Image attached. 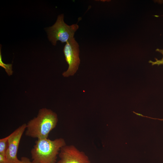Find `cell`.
<instances>
[{
  "instance_id": "1",
  "label": "cell",
  "mask_w": 163,
  "mask_h": 163,
  "mask_svg": "<svg viewBox=\"0 0 163 163\" xmlns=\"http://www.w3.org/2000/svg\"><path fill=\"white\" fill-rule=\"evenodd\" d=\"M58 121L57 114L50 109H40L37 117L26 123L25 135L37 139L48 138L50 132L55 128Z\"/></svg>"
},
{
  "instance_id": "2",
  "label": "cell",
  "mask_w": 163,
  "mask_h": 163,
  "mask_svg": "<svg viewBox=\"0 0 163 163\" xmlns=\"http://www.w3.org/2000/svg\"><path fill=\"white\" fill-rule=\"evenodd\" d=\"M31 151L33 163H56L61 149L66 145L62 138L51 140L48 138L37 139Z\"/></svg>"
},
{
  "instance_id": "3",
  "label": "cell",
  "mask_w": 163,
  "mask_h": 163,
  "mask_svg": "<svg viewBox=\"0 0 163 163\" xmlns=\"http://www.w3.org/2000/svg\"><path fill=\"white\" fill-rule=\"evenodd\" d=\"M63 14L59 15L55 24L52 26L45 29L49 40L52 44L56 45L57 42L66 43L74 37L75 32L79 28L77 24L69 25L64 21Z\"/></svg>"
},
{
  "instance_id": "4",
  "label": "cell",
  "mask_w": 163,
  "mask_h": 163,
  "mask_svg": "<svg viewBox=\"0 0 163 163\" xmlns=\"http://www.w3.org/2000/svg\"><path fill=\"white\" fill-rule=\"evenodd\" d=\"M63 53L69 67L67 70L62 75L64 77L73 75L78 69L80 63L79 45L74 37L66 43Z\"/></svg>"
},
{
  "instance_id": "5",
  "label": "cell",
  "mask_w": 163,
  "mask_h": 163,
  "mask_svg": "<svg viewBox=\"0 0 163 163\" xmlns=\"http://www.w3.org/2000/svg\"><path fill=\"white\" fill-rule=\"evenodd\" d=\"M56 163H91L88 157L73 145H66L61 149Z\"/></svg>"
},
{
  "instance_id": "6",
  "label": "cell",
  "mask_w": 163,
  "mask_h": 163,
  "mask_svg": "<svg viewBox=\"0 0 163 163\" xmlns=\"http://www.w3.org/2000/svg\"><path fill=\"white\" fill-rule=\"evenodd\" d=\"M26 123H23L9 135L8 146L5 156L8 163H16L19 162L17 156L19 145L22 136L25 131Z\"/></svg>"
},
{
  "instance_id": "7",
  "label": "cell",
  "mask_w": 163,
  "mask_h": 163,
  "mask_svg": "<svg viewBox=\"0 0 163 163\" xmlns=\"http://www.w3.org/2000/svg\"><path fill=\"white\" fill-rule=\"evenodd\" d=\"M0 66L5 69L8 75L10 76L12 74L13 71L12 70V64L5 63L3 62L2 60L1 47L0 49Z\"/></svg>"
},
{
  "instance_id": "8",
  "label": "cell",
  "mask_w": 163,
  "mask_h": 163,
  "mask_svg": "<svg viewBox=\"0 0 163 163\" xmlns=\"http://www.w3.org/2000/svg\"><path fill=\"white\" fill-rule=\"evenodd\" d=\"M9 135L0 139V154L5 155L8 146Z\"/></svg>"
},
{
  "instance_id": "9",
  "label": "cell",
  "mask_w": 163,
  "mask_h": 163,
  "mask_svg": "<svg viewBox=\"0 0 163 163\" xmlns=\"http://www.w3.org/2000/svg\"><path fill=\"white\" fill-rule=\"evenodd\" d=\"M156 51L160 53L162 55V58L160 59H158L157 58H155V61H153L150 60L149 61V62L151 63L152 66L155 65L159 66L163 65V49H157Z\"/></svg>"
},
{
  "instance_id": "10",
  "label": "cell",
  "mask_w": 163,
  "mask_h": 163,
  "mask_svg": "<svg viewBox=\"0 0 163 163\" xmlns=\"http://www.w3.org/2000/svg\"><path fill=\"white\" fill-rule=\"evenodd\" d=\"M16 163H33V162L31 161L29 158L23 156L21 157L20 161Z\"/></svg>"
},
{
  "instance_id": "11",
  "label": "cell",
  "mask_w": 163,
  "mask_h": 163,
  "mask_svg": "<svg viewBox=\"0 0 163 163\" xmlns=\"http://www.w3.org/2000/svg\"><path fill=\"white\" fill-rule=\"evenodd\" d=\"M0 163H8L5 155L0 154Z\"/></svg>"
}]
</instances>
